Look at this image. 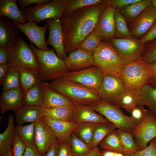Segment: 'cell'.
I'll return each mask as SVG.
<instances>
[{
	"label": "cell",
	"mask_w": 156,
	"mask_h": 156,
	"mask_svg": "<svg viewBox=\"0 0 156 156\" xmlns=\"http://www.w3.org/2000/svg\"><path fill=\"white\" fill-rule=\"evenodd\" d=\"M105 6L103 3L86 7L61 19L65 51L77 49L83 40L95 29Z\"/></svg>",
	"instance_id": "1"
},
{
	"label": "cell",
	"mask_w": 156,
	"mask_h": 156,
	"mask_svg": "<svg viewBox=\"0 0 156 156\" xmlns=\"http://www.w3.org/2000/svg\"><path fill=\"white\" fill-rule=\"evenodd\" d=\"M155 77L152 64L142 58L123 65L119 75L125 90L136 96Z\"/></svg>",
	"instance_id": "2"
},
{
	"label": "cell",
	"mask_w": 156,
	"mask_h": 156,
	"mask_svg": "<svg viewBox=\"0 0 156 156\" xmlns=\"http://www.w3.org/2000/svg\"><path fill=\"white\" fill-rule=\"evenodd\" d=\"M49 84L52 89L76 105L92 106L102 101L97 90L63 77L55 79Z\"/></svg>",
	"instance_id": "3"
},
{
	"label": "cell",
	"mask_w": 156,
	"mask_h": 156,
	"mask_svg": "<svg viewBox=\"0 0 156 156\" xmlns=\"http://www.w3.org/2000/svg\"><path fill=\"white\" fill-rule=\"evenodd\" d=\"M29 45L37 57L42 81H52L63 77L70 72L64 61L58 56L53 49L41 50L32 44Z\"/></svg>",
	"instance_id": "4"
},
{
	"label": "cell",
	"mask_w": 156,
	"mask_h": 156,
	"mask_svg": "<svg viewBox=\"0 0 156 156\" xmlns=\"http://www.w3.org/2000/svg\"><path fill=\"white\" fill-rule=\"evenodd\" d=\"M92 55L94 66L103 75H111L119 77L123 65L110 42L102 41Z\"/></svg>",
	"instance_id": "5"
},
{
	"label": "cell",
	"mask_w": 156,
	"mask_h": 156,
	"mask_svg": "<svg viewBox=\"0 0 156 156\" xmlns=\"http://www.w3.org/2000/svg\"><path fill=\"white\" fill-rule=\"evenodd\" d=\"M67 5V0H53L26 7L22 12L25 21L37 23L50 18L61 19Z\"/></svg>",
	"instance_id": "6"
},
{
	"label": "cell",
	"mask_w": 156,
	"mask_h": 156,
	"mask_svg": "<svg viewBox=\"0 0 156 156\" xmlns=\"http://www.w3.org/2000/svg\"><path fill=\"white\" fill-rule=\"evenodd\" d=\"M7 63L10 67L19 66L39 71L38 60L35 53L22 38L9 48Z\"/></svg>",
	"instance_id": "7"
},
{
	"label": "cell",
	"mask_w": 156,
	"mask_h": 156,
	"mask_svg": "<svg viewBox=\"0 0 156 156\" xmlns=\"http://www.w3.org/2000/svg\"><path fill=\"white\" fill-rule=\"evenodd\" d=\"M96 112L113 124L117 129L132 132L137 123L130 116L125 114L120 108L102 101L91 106Z\"/></svg>",
	"instance_id": "8"
},
{
	"label": "cell",
	"mask_w": 156,
	"mask_h": 156,
	"mask_svg": "<svg viewBox=\"0 0 156 156\" xmlns=\"http://www.w3.org/2000/svg\"><path fill=\"white\" fill-rule=\"evenodd\" d=\"M110 43L119 56L123 65L142 58L145 46L140 40L133 37L114 38Z\"/></svg>",
	"instance_id": "9"
},
{
	"label": "cell",
	"mask_w": 156,
	"mask_h": 156,
	"mask_svg": "<svg viewBox=\"0 0 156 156\" xmlns=\"http://www.w3.org/2000/svg\"><path fill=\"white\" fill-rule=\"evenodd\" d=\"M97 91L102 101L118 107L119 100L126 90L119 77L106 75H103Z\"/></svg>",
	"instance_id": "10"
},
{
	"label": "cell",
	"mask_w": 156,
	"mask_h": 156,
	"mask_svg": "<svg viewBox=\"0 0 156 156\" xmlns=\"http://www.w3.org/2000/svg\"><path fill=\"white\" fill-rule=\"evenodd\" d=\"M132 133L139 150L146 148L150 142L156 138V116L148 110Z\"/></svg>",
	"instance_id": "11"
},
{
	"label": "cell",
	"mask_w": 156,
	"mask_h": 156,
	"mask_svg": "<svg viewBox=\"0 0 156 156\" xmlns=\"http://www.w3.org/2000/svg\"><path fill=\"white\" fill-rule=\"evenodd\" d=\"M103 77L99 68L94 66L79 70L70 71L62 77L97 90L101 83Z\"/></svg>",
	"instance_id": "12"
},
{
	"label": "cell",
	"mask_w": 156,
	"mask_h": 156,
	"mask_svg": "<svg viewBox=\"0 0 156 156\" xmlns=\"http://www.w3.org/2000/svg\"><path fill=\"white\" fill-rule=\"evenodd\" d=\"M57 142L54 132L42 116L35 122V144L37 149L44 155L50 147Z\"/></svg>",
	"instance_id": "13"
},
{
	"label": "cell",
	"mask_w": 156,
	"mask_h": 156,
	"mask_svg": "<svg viewBox=\"0 0 156 156\" xmlns=\"http://www.w3.org/2000/svg\"><path fill=\"white\" fill-rule=\"evenodd\" d=\"M18 29L28 38L31 44H34L38 49L41 50L49 49L45 40V35L48 27L47 24L42 26L37 25L31 21H28L25 24L14 21Z\"/></svg>",
	"instance_id": "14"
},
{
	"label": "cell",
	"mask_w": 156,
	"mask_h": 156,
	"mask_svg": "<svg viewBox=\"0 0 156 156\" xmlns=\"http://www.w3.org/2000/svg\"><path fill=\"white\" fill-rule=\"evenodd\" d=\"M114 9L111 5L105 6L98 19L94 30L100 35L102 41L110 42L114 38Z\"/></svg>",
	"instance_id": "15"
},
{
	"label": "cell",
	"mask_w": 156,
	"mask_h": 156,
	"mask_svg": "<svg viewBox=\"0 0 156 156\" xmlns=\"http://www.w3.org/2000/svg\"><path fill=\"white\" fill-rule=\"evenodd\" d=\"M45 21L48 25L49 29V37L46 43L52 46L58 56L64 61L67 56L64 47L61 19L50 18Z\"/></svg>",
	"instance_id": "16"
},
{
	"label": "cell",
	"mask_w": 156,
	"mask_h": 156,
	"mask_svg": "<svg viewBox=\"0 0 156 156\" xmlns=\"http://www.w3.org/2000/svg\"><path fill=\"white\" fill-rule=\"evenodd\" d=\"M20 30L14 21L8 18L0 17V47H12L21 39Z\"/></svg>",
	"instance_id": "17"
},
{
	"label": "cell",
	"mask_w": 156,
	"mask_h": 156,
	"mask_svg": "<svg viewBox=\"0 0 156 156\" xmlns=\"http://www.w3.org/2000/svg\"><path fill=\"white\" fill-rule=\"evenodd\" d=\"M156 20V8L150 6L133 21L130 30L132 35L140 37L145 35Z\"/></svg>",
	"instance_id": "18"
},
{
	"label": "cell",
	"mask_w": 156,
	"mask_h": 156,
	"mask_svg": "<svg viewBox=\"0 0 156 156\" xmlns=\"http://www.w3.org/2000/svg\"><path fill=\"white\" fill-rule=\"evenodd\" d=\"M68 54L64 62L70 71L79 70L94 66L92 55L81 49L78 48Z\"/></svg>",
	"instance_id": "19"
},
{
	"label": "cell",
	"mask_w": 156,
	"mask_h": 156,
	"mask_svg": "<svg viewBox=\"0 0 156 156\" xmlns=\"http://www.w3.org/2000/svg\"><path fill=\"white\" fill-rule=\"evenodd\" d=\"M71 121L77 123L83 122L97 124L110 123L106 118L95 111L91 106L82 105H76Z\"/></svg>",
	"instance_id": "20"
},
{
	"label": "cell",
	"mask_w": 156,
	"mask_h": 156,
	"mask_svg": "<svg viewBox=\"0 0 156 156\" xmlns=\"http://www.w3.org/2000/svg\"><path fill=\"white\" fill-rule=\"evenodd\" d=\"M23 91L21 88L12 89L3 92L0 97V110L2 114L8 110L15 112L23 105Z\"/></svg>",
	"instance_id": "21"
},
{
	"label": "cell",
	"mask_w": 156,
	"mask_h": 156,
	"mask_svg": "<svg viewBox=\"0 0 156 156\" xmlns=\"http://www.w3.org/2000/svg\"><path fill=\"white\" fill-rule=\"evenodd\" d=\"M52 128L58 144L68 141L73 133L78 123L70 120L53 119L42 116Z\"/></svg>",
	"instance_id": "22"
},
{
	"label": "cell",
	"mask_w": 156,
	"mask_h": 156,
	"mask_svg": "<svg viewBox=\"0 0 156 156\" xmlns=\"http://www.w3.org/2000/svg\"><path fill=\"white\" fill-rule=\"evenodd\" d=\"M44 101V109H50L62 106L75 104L72 101L56 92L49 86L48 82H41Z\"/></svg>",
	"instance_id": "23"
},
{
	"label": "cell",
	"mask_w": 156,
	"mask_h": 156,
	"mask_svg": "<svg viewBox=\"0 0 156 156\" xmlns=\"http://www.w3.org/2000/svg\"><path fill=\"white\" fill-rule=\"evenodd\" d=\"M44 108L43 106L23 105L15 112L17 125L36 122L42 116Z\"/></svg>",
	"instance_id": "24"
},
{
	"label": "cell",
	"mask_w": 156,
	"mask_h": 156,
	"mask_svg": "<svg viewBox=\"0 0 156 156\" xmlns=\"http://www.w3.org/2000/svg\"><path fill=\"white\" fill-rule=\"evenodd\" d=\"M16 0H0V16L8 18L23 24L27 23Z\"/></svg>",
	"instance_id": "25"
},
{
	"label": "cell",
	"mask_w": 156,
	"mask_h": 156,
	"mask_svg": "<svg viewBox=\"0 0 156 156\" xmlns=\"http://www.w3.org/2000/svg\"><path fill=\"white\" fill-rule=\"evenodd\" d=\"M138 105L148 107L156 116V88L150 84L145 86L136 96Z\"/></svg>",
	"instance_id": "26"
},
{
	"label": "cell",
	"mask_w": 156,
	"mask_h": 156,
	"mask_svg": "<svg viewBox=\"0 0 156 156\" xmlns=\"http://www.w3.org/2000/svg\"><path fill=\"white\" fill-rule=\"evenodd\" d=\"M19 74L21 88L23 91L42 81L39 71L17 66Z\"/></svg>",
	"instance_id": "27"
},
{
	"label": "cell",
	"mask_w": 156,
	"mask_h": 156,
	"mask_svg": "<svg viewBox=\"0 0 156 156\" xmlns=\"http://www.w3.org/2000/svg\"><path fill=\"white\" fill-rule=\"evenodd\" d=\"M8 124L5 130L0 134V156H6L12 147L15 132V120L11 115L8 118Z\"/></svg>",
	"instance_id": "28"
},
{
	"label": "cell",
	"mask_w": 156,
	"mask_h": 156,
	"mask_svg": "<svg viewBox=\"0 0 156 156\" xmlns=\"http://www.w3.org/2000/svg\"><path fill=\"white\" fill-rule=\"evenodd\" d=\"M41 82L23 91V105L43 106L44 96Z\"/></svg>",
	"instance_id": "29"
},
{
	"label": "cell",
	"mask_w": 156,
	"mask_h": 156,
	"mask_svg": "<svg viewBox=\"0 0 156 156\" xmlns=\"http://www.w3.org/2000/svg\"><path fill=\"white\" fill-rule=\"evenodd\" d=\"M152 6V0H139L121 9V13L128 21H133L144 10Z\"/></svg>",
	"instance_id": "30"
},
{
	"label": "cell",
	"mask_w": 156,
	"mask_h": 156,
	"mask_svg": "<svg viewBox=\"0 0 156 156\" xmlns=\"http://www.w3.org/2000/svg\"><path fill=\"white\" fill-rule=\"evenodd\" d=\"M75 105H76L73 104L50 109H44L42 112V116L55 119L71 121L73 112Z\"/></svg>",
	"instance_id": "31"
},
{
	"label": "cell",
	"mask_w": 156,
	"mask_h": 156,
	"mask_svg": "<svg viewBox=\"0 0 156 156\" xmlns=\"http://www.w3.org/2000/svg\"><path fill=\"white\" fill-rule=\"evenodd\" d=\"M117 129L112 123L99 124L96 127L90 145L92 149L98 147L101 142L108 134Z\"/></svg>",
	"instance_id": "32"
},
{
	"label": "cell",
	"mask_w": 156,
	"mask_h": 156,
	"mask_svg": "<svg viewBox=\"0 0 156 156\" xmlns=\"http://www.w3.org/2000/svg\"><path fill=\"white\" fill-rule=\"evenodd\" d=\"M0 82L3 87V91L21 88L19 73L15 67H9Z\"/></svg>",
	"instance_id": "33"
},
{
	"label": "cell",
	"mask_w": 156,
	"mask_h": 156,
	"mask_svg": "<svg viewBox=\"0 0 156 156\" xmlns=\"http://www.w3.org/2000/svg\"><path fill=\"white\" fill-rule=\"evenodd\" d=\"M123 150V154L125 156L129 155L139 150L131 132L116 129Z\"/></svg>",
	"instance_id": "34"
},
{
	"label": "cell",
	"mask_w": 156,
	"mask_h": 156,
	"mask_svg": "<svg viewBox=\"0 0 156 156\" xmlns=\"http://www.w3.org/2000/svg\"><path fill=\"white\" fill-rule=\"evenodd\" d=\"M35 122L25 125H17L15 126V131L26 146L35 144Z\"/></svg>",
	"instance_id": "35"
},
{
	"label": "cell",
	"mask_w": 156,
	"mask_h": 156,
	"mask_svg": "<svg viewBox=\"0 0 156 156\" xmlns=\"http://www.w3.org/2000/svg\"><path fill=\"white\" fill-rule=\"evenodd\" d=\"M114 18L115 25V38H126L133 37L128 28L127 21L119 10L114 9Z\"/></svg>",
	"instance_id": "36"
},
{
	"label": "cell",
	"mask_w": 156,
	"mask_h": 156,
	"mask_svg": "<svg viewBox=\"0 0 156 156\" xmlns=\"http://www.w3.org/2000/svg\"><path fill=\"white\" fill-rule=\"evenodd\" d=\"M99 145L100 147L104 150L123 154V147L116 130L107 135Z\"/></svg>",
	"instance_id": "37"
},
{
	"label": "cell",
	"mask_w": 156,
	"mask_h": 156,
	"mask_svg": "<svg viewBox=\"0 0 156 156\" xmlns=\"http://www.w3.org/2000/svg\"><path fill=\"white\" fill-rule=\"evenodd\" d=\"M68 141L70 144L74 156H86L92 149L89 144L74 133L71 135Z\"/></svg>",
	"instance_id": "38"
},
{
	"label": "cell",
	"mask_w": 156,
	"mask_h": 156,
	"mask_svg": "<svg viewBox=\"0 0 156 156\" xmlns=\"http://www.w3.org/2000/svg\"><path fill=\"white\" fill-rule=\"evenodd\" d=\"M102 0H67V5L62 16H68L75 11L82 8L103 3Z\"/></svg>",
	"instance_id": "39"
},
{
	"label": "cell",
	"mask_w": 156,
	"mask_h": 156,
	"mask_svg": "<svg viewBox=\"0 0 156 156\" xmlns=\"http://www.w3.org/2000/svg\"><path fill=\"white\" fill-rule=\"evenodd\" d=\"M98 124L85 122L78 123L73 133L90 145L94 129Z\"/></svg>",
	"instance_id": "40"
},
{
	"label": "cell",
	"mask_w": 156,
	"mask_h": 156,
	"mask_svg": "<svg viewBox=\"0 0 156 156\" xmlns=\"http://www.w3.org/2000/svg\"><path fill=\"white\" fill-rule=\"evenodd\" d=\"M102 41L100 35L94 30L83 40L78 48L93 55Z\"/></svg>",
	"instance_id": "41"
},
{
	"label": "cell",
	"mask_w": 156,
	"mask_h": 156,
	"mask_svg": "<svg viewBox=\"0 0 156 156\" xmlns=\"http://www.w3.org/2000/svg\"><path fill=\"white\" fill-rule=\"evenodd\" d=\"M138 105L136 96L126 91L119 99L118 104V107L124 108L127 111Z\"/></svg>",
	"instance_id": "42"
},
{
	"label": "cell",
	"mask_w": 156,
	"mask_h": 156,
	"mask_svg": "<svg viewBox=\"0 0 156 156\" xmlns=\"http://www.w3.org/2000/svg\"><path fill=\"white\" fill-rule=\"evenodd\" d=\"M150 42L145 49L142 58L145 61L151 64L156 62V38Z\"/></svg>",
	"instance_id": "43"
},
{
	"label": "cell",
	"mask_w": 156,
	"mask_h": 156,
	"mask_svg": "<svg viewBox=\"0 0 156 156\" xmlns=\"http://www.w3.org/2000/svg\"><path fill=\"white\" fill-rule=\"evenodd\" d=\"M12 147L13 156H23L26 146L15 131L12 140Z\"/></svg>",
	"instance_id": "44"
},
{
	"label": "cell",
	"mask_w": 156,
	"mask_h": 156,
	"mask_svg": "<svg viewBox=\"0 0 156 156\" xmlns=\"http://www.w3.org/2000/svg\"><path fill=\"white\" fill-rule=\"evenodd\" d=\"M148 110L143 106L138 105L127 111L130 114L131 117L138 124L143 119Z\"/></svg>",
	"instance_id": "45"
},
{
	"label": "cell",
	"mask_w": 156,
	"mask_h": 156,
	"mask_svg": "<svg viewBox=\"0 0 156 156\" xmlns=\"http://www.w3.org/2000/svg\"><path fill=\"white\" fill-rule=\"evenodd\" d=\"M128 156H156V141L153 139L146 148L138 150Z\"/></svg>",
	"instance_id": "46"
},
{
	"label": "cell",
	"mask_w": 156,
	"mask_h": 156,
	"mask_svg": "<svg viewBox=\"0 0 156 156\" xmlns=\"http://www.w3.org/2000/svg\"><path fill=\"white\" fill-rule=\"evenodd\" d=\"M139 0H103V3L105 6L111 5L115 9L119 10Z\"/></svg>",
	"instance_id": "47"
},
{
	"label": "cell",
	"mask_w": 156,
	"mask_h": 156,
	"mask_svg": "<svg viewBox=\"0 0 156 156\" xmlns=\"http://www.w3.org/2000/svg\"><path fill=\"white\" fill-rule=\"evenodd\" d=\"M57 156H74L68 141L58 144Z\"/></svg>",
	"instance_id": "48"
},
{
	"label": "cell",
	"mask_w": 156,
	"mask_h": 156,
	"mask_svg": "<svg viewBox=\"0 0 156 156\" xmlns=\"http://www.w3.org/2000/svg\"><path fill=\"white\" fill-rule=\"evenodd\" d=\"M156 38V20L148 32L140 40L142 44L151 41Z\"/></svg>",
	"instance_id": "49"
},
{
	"label": "cell",
	"mask_w": 156,
	"mask_h": 156,
	"mask_svg": "<svg viewBox=\"0 0 156 156\" xmlns=\"http://www.w3.org/2000/svg\"><path fill=\"white\" fill-rule=\"evenodd\" d=\"M50 0H19L17 1L20 6V9L22 11L28 5L35 4L36 5L49 3Z\"/></svg>",
	"instance_id": "50"
},
{
	"label": "cell",
	"mask_w": 156,
	"mask_h": 156,
	"mask_svg": "<svg viewBox=\"0 0 156 156\" xmlns=\"http://www.w3.org/2000/svg\"><path fill=\"white\" fill-rule=\"evenodd\" d=\"M23 156H43L38 150L35 144L26 146Z\"/></svg>",
	"instance_id": "51"
},
{
	"label": "cell",
	"mask_w": 156,
	"mask_h": 156,
	"mask_svg": "<svg viewBox=\"0 0 156 156\" xmlns=\"http://www.w3.org/2000/svg\"><path fill=\"white\" fill-rule=\"evenodd\" d=\"M9 48L0 47V64H8L7 58Z\"/></svg>",
	"instance_id": "52"
},
{
	"label": "cell",
	"mask_w": 156,
	"mask_h": 156,
	"mask_svg": "<svg viewBox=\"0 0 156 156\" xmlns=\"http://www.w3.org/2000/svg\"><path fill=\"white\" fill-rule=\"evenodd\" d=\"M58 145V142L52 145L43 156H57Z\"/></svg>",
	"instance_id": "53"
},
{
	"label": "cell",
	"mask_w": 156,
	"mask_h": 156,
	"mask_svg": "<svg viewBox=\"0 0 156 156\" xmlns=\"http://www.w3.org/2000/svg\"><path fill=\"white\" fill-rule=\"evenodd\" d=\"M9 67L8 64H0V80L5 75Z\"/></svg>",
	"instance_id": "54"
},
{
	"label": "cell",
	"mask_w": 156,
	"mask_h": 156,
	"mask_svg": "<svg viewBox=\"0 0 156 156\" xmlns=\"http://www.w3.org/2000/svg\"><path fill=\"white\" fill-rule=\"evenodd\" d=\"M101 155V151L98 147L92 149L86 156H100Z\"/></svg>",
	"instance_id": "55"
},
{
	"label": "cell",
	"mask_w": 156,
	"mask_h": 156,
	"mask_svg": "<svg viewBox=\"0 0 156 156\" xmlns=\"http://www.w3.org/2000/svg\"><path fill=\"white\" fill-rule=\"evenodd\" d=\"M114 152L104 150L101 152V155L102 156H114Z\"/></svg>",
	"instance_id": "56"
},
{
	"label": "cell",
	"mask_w": 156,
	"mask_h": 156,
	"mask_svg": "<svg viewBox=\"0 0 156 156\" xmlns=\"http://www.w3.org/2000/svg\"><path fill=\"white\" fill-rule=\"evenodd\" d=\"M152 86L156 88V77H154L151 80L150 83Z\"/></svg>",
	"instance_id": "57"
},
{
	"label": "cell",
	"mask_w": 156,
	"mask_h": 156,
	"mask_svg": "<svg viewBox=\"0 0 156 156\" xmlns=\"http://www.w3.org/2000/svg\"><path fill=\"white\" fill-rule=\"evenodd\" d=\"M6 156H13V151L12 147L9 151Z\"/></svg>",
	"instance_id": "58"
},
{
	"label": "cell",
	"mask_w": 156,
	"mask_h": 156,
	"mask_svg": "<svg viewBox=\"0 0 156 156\" xmlns=\"http://www.w3.org/2000/svg\"><path fill=\"white\" fill-rule=\"evenodd\" d=\"M114 156H125V155L122 153L115 152Z\"/></svg>",
	"instance_id": "59"
},
{
	"label": "cell",
	"mask_w": 156,
	"mask_h": 156,
	"mask_svg": "<svg viewBox=\"0 0 156 156\" xmlns=\"http://www.w3.org/2000/svg\"><path fill=\"white\" fill-rule=\"evenodd\" d=\"M151 6L156 8V0H152Z\"/></svg>",
	"instance_id": "60"
},
{
	"label": "cell",
	"mask_w": 156,
	"mask_h": 156,
	"mask_svg": "<svg viewBox=\"0 0 156 156\" xmlns=\"http://www.w3.org/2000/svg\"><path fill=\"white\" fill-rule=\"evenodd\" d=\"M154 70L155 76L156 77V62L152 64Z\"/></svg>",
	"instance_id": "61"
},
{
	"label": "cell",
	"mask_w": 156,
	"mask_h": 156,
	"mask_svg": "<svg viewBox=\"0 0 156 156\" xmlns=\"http://www.w3.org/2000/svg\"><path fill=\"white\" fill-rule=\"evenodd\" d=\"M156 141V138H155Z\"/></svg>",
	"instance_id": "62"
}]
</instances>
